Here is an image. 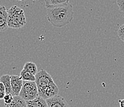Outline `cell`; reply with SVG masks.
<instances>
[{"mask_svg":"<svg viewBox=\"0 0 124 107\" xmlns=\"http://www.w3.org/2000/svg\"><path fill=\"white\" fill-rule=\"evenodd\" d=\"M46 17L48 22L56 27L61 28L69 24L74 19V10L71 4L47 8Z\"/></svg>","mask_w":124,"mask_h":107,"instance_id":"obj_1","label":"cell"},{"mask_svg":"<svg viewBox=\"0 0 124 107\" xmlns=\"http://www.w3.org/2000/svg\"><path fill=\"white\" fill-rule=\"evenodd\" d=\"M35 78L38 96L46 100L58 95L59 92V87L53 81L51 75L46 71L41 69L37 72Z\"/></svg>","mask_w":124,"mask_h":107,"instance_id":"obj_2","label":"cell"},{"mask_svg":"<svg viewBox=\"0 0 124 107\" xmlns=\"http://www.w3.org/2000/svg\"><path fill=\"white\" fill-rule=\"evenodd\" d=\"M8 12V25L14 29H21L26 24V17L23 10L16 5L12 6Z\"/></svg>","mask_w":124,"mask_h":107,"instance_id":"obj_3","label":"cell"},{"mask_svg":"<svg viewBox=\"0 0 124 107\" xmlns=\"http://www.w3.org/2000/svg\"><path fill=\"white\" fill-rule=\"evenodd\" d=\"M19 96L26 102L33 100L38 97V89L35 81H23Z\"/></svg>","mask_w":124,"mask_h":107,"instance_id":"obj_4","label":"cell"},{"mask_svg":"<svg viewBox=\"0 0 124 107\" xmlns=\"http://www.w3.org/2000/svg\"><path fill=\"white\" fill-rule=\"evenodd\" d=\"M23 81L20 75H11V94L13 96H19L22 87Z\"/></svg>","mask_w":124,"mask_h":107,"instance_id":"obj_5","label":"cell"},{"mask_svg":"<svg viewBox=\"0 0 124 107\" xmlns=\"http://www.w3.org/2000/svg\"><path fill=\"white\" fill-rule=\"evenodd\" d=\"M48 107H69L66 99L59 95H56L46 99Z\"/></svg>","mask_w":124,"mask_h":107,"instance_id":"obj_6","label":"cell"},{"mask_svg":"<svg viewBox=\"0 0 124 107\" xmlns=\"http://www.w3.org/2000/svg\"><path fill=\"white\" fill-rule=\"evenodd\" d=\"M8 28V12L4 6L0 5V32H4Z\"/></svg>","mask_w":124,"mask_h":107,"instance_id":"obj_7","label":"cell"},{"mask_svg":"<svg viewBox=\"0 0 124 107\" xmlns=\"http://www.w3.org/2000/svg\"><path fill=\"white\" fill-rule=\"evenodd\" d=\"M26 103L27 107H48L46 100L39 96L33 100L27 101Z\"/></svg>","mask_w":124,"mask_h":107,"instance_id":"obj_8","label":"cell"},{"mask_svg":"<svg viewBox=\"0 0 124 107\" xmlns=\"http://www.w3.org/2000/svg\"><path fill=\"white\" fill-rule=\"evenodd\" d=\"M5 107H27L26 101L20 96H14L13 100L10 104L5 105Z\"/></svg>","mask_w":124,"mask_h":107,"instance_id":"obj_9","label":"cell"},{"mask_svg":"<svg viewBox=\"0 0 124 107\" xmlns=\"http://www.w3.org/2000/svg\"><path fill=\"white\" fill-rule=\"evenodd\" d=\"M0 82L3 84L5 87L6 93H11V75L9 74H4L0 77Z\"/></svg>","mask_w":124,"mask_h":107,"instance_id":"obj_10","label":"cell"},{"mask_svg":"<svg viewBox=\"0 0 124 107\" xmlns=\"http://www.w3.org/2000/svg\"><path fill=\"white\" fill-rule=\"evenodd\" d=\"M20 76L23 81H35V75L23 69L20 73Z\"/></svg>","mask_w":124,"mask_h":107,"instance_id":"obj_11","label":"cell"},{"mask_svg":"<svg viewBox=\"0 0 124 107\" xmlns=\"http://www.w3.org/2000/svg\"><path fill=\"white\" fill-rule=\"evenodd\" d=\"M68 3H69V0H45V5L46 8L66 4Z\"/></svg>","mask_w":124,"mask_h":107,"instance_id":"obj_12","label":"cell"},{"mask_svg":"<svg viewBox=\"0 0 124 107\" xmlns=\"http://www.w3.org/2000/svg\"><path fill=\"white\" fill-rule=\"evenodd\" d=\"M24 69L29 71V73H31L32 74L35 75L38 72V68H37V65L33 62H27L23 66Z\"/></svg>","mask_w":124,"mask_h":107,"instance_id":"obj_13","label":"cell"},{"mask_svg":"<svg viewBox=\"0 0 124 107\" xmlns=\"http://www.w3.org/2000/svg\"><path fill=\"white\" fill-rule=\"evenodd\" d=\"M14 96L11 93H6L3 100H4V103L5 105L10 104L13 100Z\"/></svg>","mask_w":124,"mask_h":107,"instance_id":"obj_14","label":"cell"},{"mask_svg":"<svg viewBox=\"0 0 124 107\" xmlns=\"http://www.w3.org/2000/svg\"><path fill=\"white\" fill-rule=\"evenodd\" d=\"M117 33L120 40L124 43V24L120 25V27L118 29Z\"/></svg>","mask_w":124,"mask_h":107,"instance_id":"obj_15","label":"cell"},{"mask_svg":"<svg viewBox=\"0 0 124 107\" xmlns=\"http://www.w3.org/2000/svg\"><path fill=\"white\" fill-rule=\"evenodd\" d=\"M119 9L122 12H124V0H116Z\"/></svg>","mask_w":124,"mask_h":107,"instance_id":"obj_16","label":"cell"},{"mask_svg":"<svg viewBox=\"0 0 124 107\" xmlns=\"http://www.w3.org/2000/svg\"><path fill=\"white\" fill-rule=\"evenodd\" d=\"M5 94H6L5 91H0V100H3L4 95H5Z\"/></svg>","mask_w":124,"mask_h":107,"instance_id":"obj_17","label":"cell"},{"mask_svg":"<svg viewBox=\"0 0 124 107\" xmlns=\"http://www.w3.org/2000/svg\"><path fill=\"white\" fill-rule=\"evenodd\" d=\"M119 103L120 107H124V99H119Z\"/></svg>","mask_w":124,"mask_h":107,"instance_id":"obj_18","label":"cell"},{"mask_svg":"<svg viewBox=\"0 0 124 107\" xmlns=\"http://www.w3.org/2000/svg\"><path fill=\"white\" fill-rule=\"evenodd\" d=\"M0 91H5V87H4V85H3V84L2 82H0Z\"/></svg>","mask_w":124,"mask_h":107,"instance_id":"obj_19","label":"cell"},{"mask_svg":"<svg viewBox=\"0 0 124 107\" xmlns=\"http://www.w3.org/2000/svg\"><path fill=\"white\" fill-rule=\"evenodd\" d=\"M18 1H22V0H18Z\"/></svg>","mask_w":124,"mask_h":107,"instance_id":"obj_20","label":"cell"},{"mask_svg":"<svg viewBox=\"0 0 124 107\" xmlns=\"http://www.w3.org/2000/svg\"></svg>","mask_w":124,"mask_h":107,"instance_id":"obj_21","label":"cell"}]
</instances>
